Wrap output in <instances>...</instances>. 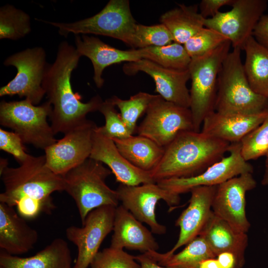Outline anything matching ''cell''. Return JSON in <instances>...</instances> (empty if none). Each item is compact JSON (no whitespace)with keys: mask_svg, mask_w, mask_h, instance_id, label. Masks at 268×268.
<instances>
[{"mask_svg":"<svg viewBox=\"0 0 268 268\" xmlns=\"http://www.w3.org/2000/svg\"><path fill=\"white\" fill-rule=\"evenodd\" d=\"M38 234L10 206L0 202V248L13 256L30 251L37 243Z\"/></svg>","mask_w":268,"mask_h":268,"instance_id":"7402d4cb","label":"cell"},{"mask_svg":"<svg viewBox=\"0 0 268 268\" xmlns=\"http://www.w3.org/2000/svg\"><path fill=\"white\" fill-rule=\"evenodd\" d=\"M197 4H179L160 18L172 36L174 41L184 45L204 27L205 19L198 11Z\"/></svg>","mask_w":268,"mask_h":268,"instance_id":"4316f807","label":"cell"},{"mask_svg":"<svg viewBox=\"0 0 268 268\" xmlns=\"http://www.w3.org/2000/svg\"><path fill=\"white\" fill-rule=\"evenodd\" d=\"M98 111L104 116L105 120V125L98 127L103 134L112 139H123L133 135L123 121L121 114L116 110V106L110 98L102 102Z\"/></svg>","mask_w":268,"mask_h":268,"instance_id":"d590c367","label":"cell"},{"mask_svg":"<svg viewBox=\"0 0 268 268\" xmlns=\"http://www.w3.org/2000/svg\"><path fill=\"white\" fill-rule=\"evenodd\" d=\"M0 175L4 187L0 202L12 207L26 200L52 202L53 193L64 191L62 176L47 166L45 155H30L18 167H7Z\"/></svg>","mask_w":268,"mask_h":268,"instance_id":"3957f363","label":"cell"},{"mask_svg":"<svg viewBox=\"0 0 268 268\" xmlns=\"http://www.w3.org/2000/svg\"><path fill=\"white\" fill-rule=\"evenodd\" d=\"M31 31L30 17L28 14L10 4L0 7V39L18 40Z\"/></svg>","mask_w":268,"mask_h":268,"instance_id":"4dcf8cb0","label":"cell"},{"mask_svg":"<svg viewBox=\"0 0 268 268\" xmlns=\"http://www.w3.org/2000/svg\"><path fill=\"white\" fill-rule=\"evenodd\" d=\"M122 205L116 207L111 247L138 251H157L159 245L152 233Z\"/></svg>","mask_w":268,"mask_h":268,"instance_id":"44dd1931","label":"cell"},{"mask_svg":"<svg viewBox=\"0 0 268 268\" xmlns=\"http://www.w3.org/2000/svg\"><path fill=\"white\" fill-rule=\"evenodd\" d=\"M7 160L6 159L0 158V174L7 167Z\"/></svg>","mask_w":268,"mask_h":268,"instance_id":"f6af8a7d","label":"cell"},{"mask_svg":"<svg viewBox=\"0 0 268 268\" xmlns=\"http://www.w3.org/2000/svg\"><path fill=\"white\" fill-rule=\"evenodd\" d=\"M228 11L218 12L204 21V27L224 36L233 48L243 47L267 8L266 0H235Z\"/></svg>","mask_w":268,"mask_h":268,"instance_id":"7c38bea8","label":"cell"},{"mask_svg":"<svg viewBox=\"0 0 268 268\" xmlns=\"http://www.w3.org/2000/svg\"><path fill=\"white\" fill-rule=\"evenodd\" d=\"M173 42L170 32L162 23L150 26L137 24L133 49L163 46Z\"/></svg>","mask_w":268,"mask_h":268,"instance_id":"836d02e7","label":"cell"},{"mask_svg":"<svg viewBox=\"0 0 268 268\" xmlns=\"http://www.w3.org/2000/svg\"><path fill=\"white\" fill-rule=\"evenodd\" d=\"M23 144L22 139L15 133L0 129V149L11 154L19 164L30 156L25 152Z\"/></svg>","mask_w":268,"mask_h":268,"instance_id":"74e56055","label":"cell"},{"mask_svg":"<svg viewBox=\"0 0 268 268\" xmlns=\"http://www.w3.org/2000/svg\"><path fill=\"white\" fill-rule=\"evenodd\" d=\"M140 50L142 59L170 69H188L192 59L184 45L175 42L163 46L148 47Z\"/></svg>","mask_w":268,"mask_h":268,"instance_id":"f546056e","label":"cell"},{"mask_svg":"<svg viewBox=\"0 0 268 268\" xmlns=\"http://www.w3.org/2000/svg\"><path fill=\"white\" fill-rule=\"evenodd\" d=\"M3 64L15 67L17 73L0 88V96L17 95L38 104L46 94L42 83L49 65L44 49L41 47L26 49L7 57Z\"/></svg>","mask_w":268,"mask_h":268,"instance_id":"9c48e42d","label":"cell"},{"mask_svg":"<svg viewBox=\"0 0 268 268\" xmlns=\"http://www.w3.org/2000/svg\"><path fill=\"white\" fill-rule=\"evenodd\" d=\"M265 169L261 184L263 186H268V152L266 155Z\"/></svg>","mask_w":268,"mask_h":268,"instance_id":"ee69618b","label":"cell"},{"mask_svg":"<svg viewBox=\"0 0 268 268\" xmlns=\"http://www.w3.org/2000/svg\"><path fill=\"white\" fill-rule=\"evenodd\" d=\"M53 110L48 101L40 106L24 99L0 103V124L12 130L23 143L45 150L57 140L47 121Z\"/></svg>","mask_w":268,"mask_h":268,"instance_id":"ba28073f","label":"cell"},{"mask_svg":"<svg viewBox=\"0 0 268 268\" xmlns=\"http://www.w3.org/2000/svg\"><path fill=\"white\" fill-rule=\"evenodd\" d=\"M230 145L201 132H182L164 148L160 161L150 172L151 176L156 183L198 175L221 160Z\"/></svg>","mask_w":268,"mask_h":268,"instance_id":"7a4b0ae2","label":"cell"},{"mask_svg":"<svg viewBox=\"0 0 268 268\" xmlns=\"http://www.w3.org/2000/svg\"><path fill=\"white\" fill-rule=\"evenodd\" d=\"M162 266L170 268H187L196 265L201 261L216 258L205 240L198 236L186 245L177 254L167 255L157 251L145 253Z\"/></svg>","mask_w":268,"mask_h":268,"instance_id":"f1b7e54d","label":"cell"},{"mask_svg":"<svg viewBox=\"0 0 268 268\" xmlns=\"http://www.w3.org/2000/svg\"><path fill=\"white\" fill-rule=\"evenodd\" d=\"M231 45L230 41H226L204 55L191 59L188 68L192 81L190 109L195 132H201L204 119L215 111L218 77Z\"/></svg>","mask_w":268,"mask_h":268,"instance_id":"8992f818","label":"cell"},{"mask_svg":"<svg viewBox=\"0 0 268 268\" xmlns=\"http://www.w3.org/2000/svg\"><path fill=\"white\" fill-rule=\"evenodd\" d=\"M97 127L93 135L90 158L108 166L117 182L127 186L155 183L150 172L131 163L119 151L113 140L103 134Z\"/></svg>","mask_w":268,"mask_h":268,"instance_id":"ac0fdd59","label":"cell"},{"mask_svg":"<svg viewBox=\"0 0 268 268\" xmlns=\"http://www.w3.org/2000/svg\"><path fill=\"white\" fill-rule=\"evenodd\" d=\"M135 259L139 262L140 268H170L159 265L155 260L146 253L135 256Z\"/></svg>","mask_w":268,"mask_h":268,"instance_id":"b9f144b4","label":"cell"},{"mask_svg":"<svg viewBox=\"0 0 268 268\" xmlns=\"http://www.w3.org/2000/svg\"><path fill=\"white\" fill-rule=\"evenodd\" d=\"M137 128L139 135L165 148L181 132L194 131L191 110L167 101L157 94Z\"/></svg>","mask_w":268,"mask_h":268,"instance_id":"30bf717a","label":"cell"},{"mask_svg":"<svg viewBox=\"0 0 268 268\" xmlns=\"http://www.w3.org/2000/svg\"><path fill=\"white\" fill-rule=\"evenodd\" d=\"M257 185L252 173L232 178L217 186L212 204L213 213L236 231L247 233L251 226L246 212V195Z\"/></svg>","mask_w":268,"mask_h":268,"instance_id":"2e32d148","label":"cell"},{"mask_svg":"<svg viewBox=\"0 0 268 268\" xmlns=\"http://www.w3.org/2000/svg\"><path fill=\"white\" fill-rule=\"evenodd\" d=\"M75 44L80 56H85L91 61L94 69L93 79L98 88L103 85L102 74L106 67L121 62H133L142 59L140 49L120 50L98 38L87 35H76Z\"/></svg>","mask_w":268,"mask_h":268,"instance_id":"ffe728a7","label":"cell"},{"mask_svg":"<svg viewBox=\"0 0 268 268\" xmlns=\"http://www.w3.org/2000/svg\"><path fill=\"white\" fill-rule=\"evenodd\" d=\"M242 50L245 53L244 70L250 87L268 98V50L253 36L246 41Z\"/></svg>","mask_w":268,"mask_h":268,"instance_id":"83f0119b","label":"cell"},{"mask_svg":"<svg viewBox=\"0 0 268 268\" xmlns=\"http://www.w3.org/2000/svg\"><path fill=\"white\" fill-rule=\"evenodd\" d=\"M97 127L93 121L87 119L65 134L62 138L45 149L47 166L56 174L63 176L89 158Z\"/></svg>","mask_w":268,"mask_h":268,"instance_id":"9a60e30c","label":"cell"},{"mask_svg":"<svg viewBox=\"0 0 268 268\" xmlns=\"http://www.w3.org/2000/svg\"><path fill=\"white\" fill-rule=\"evenodd\" d=\"M268 115L222 114L213 111L203 120L201 132L230 144L240 142Z\"/></svg>","mask_w":268,"mask_h":268,"instance_id":"603a6c76","label":"cell"},{"mask_svg":"<svg viewBox=\"0 0 268 268\" xmlns=\"http://www.w3.org/2000/svg\"><path fill=\"white\" fill-rule=\"evenodd\" d=\"M0 268H1V267H0Z\"/></svg>","mask_w":268,"mask_h":268,"instance_id":"bcb514c9","label":"cell"},{"mask_svg":"<svg viewBox=\"0 0 268 268\" xmlns=\"http://www.w3.org/2000/svg\"><path fill=\"white\" fill-rule=\"evenodd\" d=\"M37 20L58 28L59 34L66 37L70 33L102 35L122 41L133 49L137 23L132 15L128 0H110L94 15L73 22Z\"/></svg>","mask_w":268,"mask_h":268,"instance_id":"52a82bcc","label":"cell"},{"mask_svg":"<svg viewBox=\"0 0 268 268\" xmlns=\"http://www.w3.org/2000/svg\"><path fill=\"white\" fill-rule=\"evenodd\" d=\"M217 186H200L191 191L188 207L181 213L175 225L180 228L178 239L174 247L165 253L172 255L199 236L212 213V204Z\"/></svg>","mask_w":268,"mask_h":268,"instance_id":"d6986e66","label":"cell"},{"mask_svg":"<svg viewBox=\"0 0 268 268\" xmlns=\"http://www.w3.org/2000/svg\"><path fill=\"white\" fill-rule=\"evenodd\" d=\"M112 139L121 153L131 163L143 171H152L164 154V147L143 136L132 135L125 138Z\"/></svg>","mask_w":268,"mask_h":268,"instance_id":"484cf974","label":"cell"},{"mask_svg":"<svg viewBox=\"0 0 268 268\" xmlns=\"http://www.w3.org/2000/svg\"><path fill=\"white\" fill-rule=\"evenodd\" d=\"M241 154L249 161L266 156L268 152V115L263 123L241 141Z\"/></svg>","mask_w":268,"mask_h":268,"instance_id":"d6a6232c","label":"cell"},{"mask_svg":"<svg viewBox=\"0 0 268 268\" xmlns=\"http://www.w3.org/2000/svg\"><path fill=\"white\" fill-rule=\"evenodd\" d=\"M116 207L103 205L87 215L81 227L71 226L66 230L67 239L77 248L73 268H88L106 236L113 230Z\"/></svg>","mask_w":268,"mask_h":268,"instance_id":"8fae6325","label":"cell"},{"mask_svg":"<svg viewBox=\"0 0 268 268\" xmlns=\"http://www.w3.org/2000/svg\"><path fill=\"white\" fill-rule=\"evenodd\" d=\"M221 268H242L245 263L244 256L232 252H223L216 257Z\"/></svg>","mask_w":268,"mask_h":268,"instance_id":"ab89813d","label":"cell"},{"mask_svg":"<svg viewBox=\"0 0 268 268\" xmlns=\"http://www.w3.org/2000/svg\"><path fill=\"white\" fill-rule=\"evenodd\" d=\"M188 268H221L216 258L204 259L198 264Z\"/></svg>","mask_w":268,"mask_h":268,"instance_id":"7bdbcfd3","label":"cell"},{"mask_svg":"<svg viewBox=\"0 0 268 268\" xmlns=\"http://www.w3.org/2000/svg\"><path fill=\"white\" fill-rule=\"evenodd\" d=\"M123 71L129 75L139 71L150 75L155 83V92L164 100L190 108V91L187 83L190 79L189 69L177 70L164 67L151 61L141 59L124 65Z\"/></svg>","mask_w":268,"mask_h":268,"instance_id":"e0dca14e","label":"cell"},{"mask_svg":"<svg viewBox=\"0 0 268 268\" xmlns=\"http://www.w3.org/2000/svg\"><path fill=\"white\" fill-rule=\"evenodd\" d=\"M233 48L224 60L217 80L215 111L222 114L259 115L268 113V98L250 87L241 59Z\"/></svg>","mask_w":268,"mask_h":268,"instance_id":"277c9868","label":"cell"},{"mask_svg":"<svg viewBox=\"0 0 268 268\" xmlns=\"http://www.w3.org/2000/svg\"><path fill=\"white\" fill-rule=\"evenodd\" d=\"M111 173L103 163L89 158L62 176L64 191L74 201L82 224L93 209L103 205L118 206L117 192L105 182Z\"/></svg>","mask_w":268,"mask_h":268,"instance_id":"5b68a950","label":"cell"},{"mask_svg":"<svg viewBox=\"0 0 268 268\" xmlns=\"http://www.w3.org/2000/svg\"><path fill=\"white\" fill-rule=\"evenodd\" d=\"M89 266L90 268H140L135 256L123 249L111 246L98 252Z\"/></svg>","mask_w":268,"mask_h":268,"instance_id":"8d00e7d4","label":"cell"},{"mask_svg":"<svg viewBox=\"0 0 268 268\" xmlns=\"http://www.w3.org/2000/svg\"><path fill=\"white\" fill-rule=\"evenodd\" d=\"M252 36L260 44L268 50V14H264L261 17Z\"/></svg>","mask_w":268,"mask_h":268,"instance_id":"60d3db41","label":"cell"},{"mask_svg":"<svg viewBox=\"0 0 268 268\" xmlns=\"http://www.w3.org/2000/svg\"><path fill=\"white\" fill-rule=\"evenodd\" d=\"M228 40L219 32L204 27L186 42L184 46L192 59L204 55Z\"/></svg>","mask_w":268,"mask_h":268,"instance_id":"e575fe53","label":"cell"},{"mask_svg":"<svg viewBox=\"0 0 268 268\" xmlns=\"http://www.w3.org/2000/svg\"><path fill=\"white\" fill-rule=\"evenodd\" d=\"M72 258L67 242L57 238L43 249L29 257H19L1 250L2 268H72Z\"/></svg>","mask_w":268,"mask_h":268,"instance_id":"cb8c5ba5","label":"cell"},{"mask_svg":"<svg viewBox=\"0 0 268 268\" xmlns=\"http://www.w3.org/2000/svg\"><path fill=\"white\" fill-rule=\"evenodd\" d=\"M199 236L205 240L216 257L226 251L244 256L248 246V238L246 233L236 231L213 212Z\"/></svg>","mask_w":268,"mask_h":268,"instance_id":"d4e9b609","label":"cell"},{"mask_svg":"<svg viewBox=\"0 0 268 268\" xmlns=\"http://www.w3.org/2000/svg\"><path fill=\"white\" fill-rule=\"evenodd\" d=\"M156 95L139 92L128 100H123L116 96L110 98L113 103L120 110L121 117L132 134L136 130L137 120L146 113Z\"/></svg>","mask_w":268,"mask_h":268,"instance_id":"1f68e13d","label":"cell"},{"mask_svg":"<svg viewBox=\"0 0 268 268\" xmlns=\"http://www.w3.org/2000/svg\"><path fill=\"white\" fill-rule=\"evenodd\" d=\"M235 0H202L199 6L200 13L204 18L214 16L219 9L225 5L231 6Z\"/></svg>","mask_w":268,"mask_h":268,"instance_id":"f35d334b","label":"cell"},{"mask_svg":"<svg viewBox=\"0 0 268 268\" xmlns=\"http://www.w3.org/2000/svg\"><path fill=\"white\" fill-rule=\"evenodd\" d=\"M228 152V156L224 157L198 175L163 179L156 183L171 193L180 196L196 187L218 186L242 174L253 173V166L242 155L240 142L231 143Z\"/></svg>","mask_w":268,"mask_h":268,"instance_id":"4fadbf2b","label":"cell"},{"mask_svg":"<svg viewBox=\"0 0 268 268\" xmlns=\"http://www.w3.org/2000/svg\"><path fill=\"white\" fill-rule=\"evenodd\" d=\"M116 191L122 205L138 220L149 226L152 233L163 235L166 233V227L156 220V204L162 200L173 208L180 203L179 195L171 193L156 183L138 186L120 184Z\"/></svg>","mask_w":268,"mask_h":268,"instance_id":"5bb4252c","label":"cell"},{"mask_svg":"<svg viewBox=\"0 0 268 268\" xmlns=\"http://www.w3.org/2000/svg\"><path fill=\"white\" fill-rule=\"evenodd\" d=\"M81 57L75 47L64 41L59 45L55 62L46 72L42 86L53 107L50 119L55 134H65L83 123L86 115L98 111L103 101L97 95L83 103L81 96L73 92L71 75Z\"/></svg>","mask_w":268,"mask_h":268,"instance_id":"6da1fadb","label":"cell"}]
</instances>
